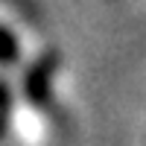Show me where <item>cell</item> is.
<instances>
[{
  "mask_svg": "<svg viewBox=\"0 0 146 146\" xmlns=\"http://www.w3.org/2000/svg\"><path fill=\"white\" fill-rule=\"evenodd\" d=\"M53 76V58H44L38 67H32L29 79H27V94L32 102H44L47 100V85H50Z\"/></svg>",
  "mask_w": 146,
  "mask_h": 146,
  "instance_id": "6da1fadb",
  "label": "cell"
},
{
  "mask_svg": "<svg viewBox=\"0 0 146 146\" xmlns=\"http://www.w3.org/2000/svg\"><path fill=\"white\" fill-rule=\"evenodd\" d=\"M18 58V38L0 27V64H12Z\"/></svg>",
  "mask_w": 146,
  "mask_h": 146,
  "instance_id": "7a4b0ae2",
  "label": "cell"
}]
</instances>
